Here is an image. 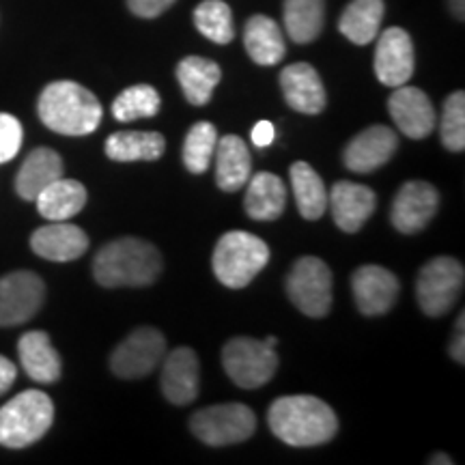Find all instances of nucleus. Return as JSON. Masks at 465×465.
Returning <instances> with one entry per match:
<instances>
[{
  "label": "nucleus",
  "mask_w": 465,
  "mask_h": 465,
  "mask_svg": "<svg viewBox=\"0 0 465 465\" xmlns=\"http://www.w3.org/2000/svg\"><path fill=\"white\" fill-rule=\"evenodd\" d=\"M15 377H17L15 364L11 362L9 358L0 356V394H5L11 386H14Z\"/></svg>",
  "instance_id": "40"
},
{
  "label": "nucleus",
  "mask_w": 465,
  "mask_h": 465,
  "mask_svg": "<svg viewBox=\"0 0 465 465\" xmlns=\"http://www.w3.org/2000/svg\"><path fill=\"white\" fill-rule=\"evenodd\" d=\"M164 151L160 132H116L106 141V155L113 162H155Z\"/></svg>",
  "instance_id": "28"
},
{
  "label": "nucleus",
  "mask_w": 465,
  "mask_h": 465,
  "mask_svg": "<svg viewBox=\"0 0 465 465\" xmlns=\"http://www.w3.org/2000/svg\"><path fill=\"white\" fill-rule=\"evenodd\" d=\"M194 26L209 42L226 45L235 37L232 11L223 0H205L194 9Z\"/></svg>",
  "instance_id": "32"
},
{
  "label": "nucleus",
  "mask_w": 465,
  "mask_h": 465,
  "mask_svg": "<svg viewBox=\"0 0 465 465\" xmlns=\"http://www.w3.org/2000/svg\"><path fill=\"white\" fill-rule=\"evenodd\" d=\"M216 183L224 192H237L252 174V158L248 144L235 134L223 136L216 144Z\"/></svg>",
  "instance_id": "23"
},
{
  "label": "nucleus",
  "mask_w": 465,
  "mask_h": 465,
  "mask_svg": "<svg viewBox=\"0 0 465 465\" xmlns=\"http://www.w3.org/2000/svg\"><path fill=\"white\" fill-rule=\"evenodd\" d=\"M463 325H465V315L461 312V315H459V322H457L455 339H452V342H450V356L459 364L465 362V347H463L465 334H463Z\"/></svg>",
  "instance_id": "38"
},
{
  "label": "nucleus",
  "mask_w": 465,
  "mask_h": 465,
  "mask_svg": "<svg viewBox=\"0 0 465 465\" xmlns=\"http://www.w3.org/2000/svg\"><path fill=\"white\" fill-rule=\"evenodd\" d=\"M218 144V130L209 121H199L190 127L183 141V164L190 173L203 174L212 164Z\"/></svg>",
  "instance_id": "34"
},
{
  "label": "nucleus",
  "mask_w": 465,
  "mask_h": 465,
  "mask_svg": "<svg viewBox=\"0 0 465 465\" xmlns=\"http://www.w3.org/2000/svg\"><path fill=\"white\" fill-rule=\"evenodd\" d=\"M383 9V0H351L341 15V33L356 45L371 44L380 35Z\"/></svg>",
  "instance_id": "30"
},
{
  "label": "nucleus",
  "mask_w": 465,
  "mask_h": 465,
  "mask_svg": "<svg viewBox=\"0 0 465 465\" xmlns=\"http://www.w3.org/2000/svg\"><path fill=\"white\" fill-rule=\"evenodd\" d=\"M399 147V136L391 127L373 125L360 132L345 147L342 162L349 171L358 174H369L392 160Z\"/></svg>",
  "instance_id": "16"
},
{
  "label": "nucleus",
  "mask_w": 465,
  "mask_h": 465,
  "mask_svg": "<svg viewBox=\"0 0 465 465\" xmlns=\"http://www.w3.org/2000/svg\"><path fill=\"white\" fill-rule=\"evenodd\" d=\"M160 95L153 86L136 84L119 93V97L113 102V116L121 124L151 119L160 113Z\"/></svg>",
  "instance_id": "33"
},
{
  "label": "nucleus",
  "mask_w": 465,
  "mask_h": 465,
  "mask_svg": "<svg viewBox=\"0 0 465 465\" xmlns=\"http://www.w3.org/2000/svg\"><path fill=\"white\" fill-rule=\"evenodd\" d=\"M377 196L371 188L353 182H336L328 194V207L332 209L334 224L345 232H358L373 216Z\"/></svg>",
  "instance_id": "18"
},
{
  "label": "nucleus",
  "mask_w": 465,
  "mask_h": 465,
  "mask_svg": "<svg viewBox=\"0 0 465 465\" xmlns=\"http://www.w3.org/2000/svg\"><path fill=\"white\" fill-rule=\"evenodd\" d=\"M441 144L452 153H461L465 149V93H450L444 102L440 121Z\"/></svg>",
  "instance_id": "35"
},
{
  "label": "nucleus",
  "mask_w": 465,
  "mask_h": 465,
  "mask_svg": "<svg viewBox=\"0 0 465 465\" xmlns=\"http://www.w3.org/2000/svg\"><path fill=\"white\" fill-rule=\"evenodd\" d=\"M45 300V284L33 272H14L0 278V328L26 323Z\"/></svg>",
  "instance_id": "11"
},
{
  "label": "nucleus",
  "mask_w": 465,
  "mask_h": 465,
  "mask_svg": "<svg viewBox=\"0 0 465 465\" xmlns=\"http://www.w3.org/2000/svg\"><path fill=\"white\" fill-rule=\"evenodd\" d=\"M86 188L75 179H56L50 185L39 192V196L35 199L37 203V212L42 213L45 220H52V223H63V220H69L78 216L86 205Z\"/></svg>",
  "instance_id": "26"
},
{
  "label": "nucleus",
  "mask_w": 465,
  "mask_h": 465,
  "mask_svg": "<svg viewBox=\"0 0 465 465\" xmlns=\"http://www.w3.org/2000/svg\"><path fill=\"white\" fill-rule=\"evenodd\" d=\"M281 89L284 102L295 113L319 114L325 108V89L317 69L308 63H293L281 72Z\"/></svg>",
  "instance_id": "20"
},
{
  "label": "nucleus",
  "mask_w": 465,
  "mask_h": 465,
  "mask_svg": "<svg viewBox=\"0 0 465 465\" xmlns=\"http://www.w3.org/2000/svg\"><path fill=\"white\" fill-rule=\"evenodd\" d=\"M388 113H391L399 130L414 141L427 138L438 124V114H435L431 100L427 97V93L416 89V86H397V91L388 100Z\"/></svg>",
  "instance_id": "15"
},
{
  "label": "nucleus",
  "mask_w": 465,
  "mask_h": 465,
  "mask_svg": "<svg viewBox=\"0 0 465 465\" xmlns=\"http://www.w3.org/2000/svg\"><path fill=\"white\" fill-rule=\"evenodd\" d=\"M22 124L14 114L0 113V164L14 160L22 147Z\"/></svg>",
  "instance_id": "36"
},
{
  "label": "nucleus",
  "mask_w": 465,
  "mask_h": 465,
  "mask_svg": "<svg viewBox=\"0 0 465 465\" xmlns=\"http://www.w3.org/2000/svg\"><path fill=\"white\" fill-rule=\"evenodd\" d=\"M199 358L190 347H177L164 358L162 366V392L173 405H190L199 397L201 373Z\"/></svg>",
  "instance_id": "17"
},
{
  "label": "nucleus",
  "mask_w": 465,
  "mask_h": 465,
  "mask_svg": "<svg viewBox=\"0 0 465 465\" xmlns=\"http://www.w3.org/2000/svg\"><path fill=\"white\" fill-rule=\"evenodd\" d=\"M463 265L452 257H435L420 267L416 281L418 306L424 315L441 317L457 304L463 291Z\"/></svg>",
  "instance_id": "9"
},
{
  "label": "nucleus",
  "mask_w": 465,
  "mask_h": 465,
  "mask_svg": "<svg viewBox=\"0 0 465 465\" xmlns=\"http://www.w3.org/2000/svg\"><path fill=\"white\" fill-rule=\"evenodd\" d=\"M173 5L174 0H127V7H130L132 14L138 17H147V20L162 15Z\"/></svg>",
  "instance_id": "37"
},
{
  "label": "nucleus",
  "mask_w": 465,
  "mask_h": 465,
  "mask_svg": "<svg viewBox=\"0 0 465 465\" xmlns=\"http://www.w3.org/2000/svg\"><path fill=\"white\" fill-rule=\"evenodd\" d=\"M429 463H449V465H452L455 461H452V459H449L446 455H435Z\"/></svg>",
  "instance_id": "42"
},
{
  "label": "nucleus",
  "mask_w": 465,
  "mask_h": 465,
  "mask_svg": "<svg viewBox=\"0 0 465 465\" xmlns=\"http://www.w3.org/2000/svg\"><path fill=\"white\" fill-rule=\"evenodd\" d=\"M190 429L203 444L223 449L250 440L257 431V416L243 403L212 405L190 418Z\"/></svg>",
  "instance_id": "6"
},
{
  "label": "nucleus",
  "mask_w": 465,
  "mask_h": 465,
  "mask_svg": "<svg viewBox=\"0 0 465 465\" xmlns=\"http://www.w3.org/2000/svg\"><path fill=\"white\" fill-rule=\"evenodd\" d=\"M272 433L295 449L328 444L339 431V420L325 401L308 394L281 397L267 411Z\"/></svg>",
  "instance_id": "1"
},
{
  "label": "nucleus",
  "mask_w": 465,
  "mask_h": 465,
  "mask_svg": "<svg viewBox=\"0 0 465 465\" xmlns=\"http://www.w3.org/2000/svg\"><path fill=\"white\" fill-rule=\"evenodd\" d=\"M223 78L218 63L203 56H185L177 65V80L192 106H205Z\"/></svg>",
  "instance_id": "27"
},
{
  "label": "nucleus",
  "mask_w": 465,
  "mask_h": 465,
  "mask_svg": "<svg viewBox=\"0 0 465 465\" xmlns=\"http://www.w3.org/2000/svg\"><path fill=\"white\" fill-rule=\"evenodd\" d=\"M265 342H267V345H270V347H276V345H278V339H276V336H267Z\"/></svg>",
  "instance_id": "43"
},
{
  "label": "nucleus",
  "mask_w": 465,
  "mask_h": 465,
  "mask_svg": "<svg viewBox=\"0 0 465 465\" xmlns=\"http://www.w3.org/2000/svg\"><path fill=\"white\" fill-rule=\"evenodd\" d=\"M284 28L295 44L315 42L323 28L325 0H284Z\"/></svg>",
  "instance_id": "31"
},
{
  "label": "nucleus",
  "mask_w": 465,
  "mask_h": 465,
  "mask_svg": "<svg viewBox=\"0 0 465 465\" xmlns=\"http://www.w3.org/2000/svg\"><path fill=\"white\" fill-rule=\"evenodd\" d=\"M351 291L358 311L366 317L386 315L397 304L399 278L381 265H362L351 274Z\"/></svg>",
  "instance_id": "13"
},
{
  "label": "nucleus",
  "mask_w": 465,
  "mask_h": 465,
  "mask_svg": "<svg viewBox=\"0 0 465 465\" xmlns=\"http://www.w3.org/2000/svg\"><path fill=\"white\" fill-rule=\"evenodd\" d=\"M166 353V339L155 328H136L110 356V369L121 380H141L153 373Z\"/></svg>",
  "instance_id": "10"
},
{
  "label": "nucleus",
  "mask_w": 465,
  "mask_h": 465,
  "mask_svg": "<svg viewBox=\"0 0 465 465\" xmlns=\"http://www.w3.org/2000/svg\"><path fill=\"white\" fill-rule=\"evenodd\" d=\"M440 207V192L429 182H407L392 201V226L405 235L427 229Z\"/></svg>",
  "instance_id": "12"
},
{
  "label": "nucleus",
  "mask_w": 465,
  "mask_h": 465,
  "mask_svg": "<svg viewBox=\"0 0 465 465\" xmlns=\"http://www.w3.org/2000/svg\"><path fill=\"white\" fill-rule=\"evenodd\" d=\"M252 143L257 147H270L274 143V125L270 121H259L252 130Z\"/></svg>",
  "instance_id": "39"
},
{
  "label": "nucleus",
  "mask_w": 465,
  "mask_h": 465,
  "mask_svg": "<svg viewBox=\"0 0 465 465\" xmlns=\"http://www.w3.org/2000/svg\"><path fill=\"white\" fill-rule=\"evenodd\" d=\"M63 177V160L54 149L39 147L28 153L15 177V192L22 201H35L45 185Z\"/></svg>",
  "instance_id": "24"
},
{
  "label": "nucleus",
  "mask_w": 465,
  "mask_h": 465,
  "mask_svg": "<svg viewBox=\"0 0 465 465\" xmlns=\"http://www.w3.org/2000/svg\"><path fill=\"white\" fill-rule=\"evenodd\" d=\"M31 248L37 257L54 263H67V261L80 259L89 250V237L75 224L52 223L33 232Z\"/></svg>",
  "instance_id": "19"
},
{
  "label": "nucleus",
  "mask_w": 465,
  "mask_h": 465,
  "mask_svg": "<svg viewBox=\"0 0 465 465\" xmlns=\"http://www.w3.org/2000/svg\"><path fill=\"white\" fill-rule=\"evenodd\" d=\"M162 254L153 243L121 237L102 246L93 259V278L106 289L149 287L162 274Z\"/></svg>",
  "instance_id": "2"
},
{
  "label": "nucleus",
  "mask_w": 465,
  "mask_h": 465,
  "mask_svg": "<svg viewBox=\"0 0 465 465\" xmlns=\"http://www.w3.org/2000/svg\"><path fill=\"white\" fill-rule=\"evenodd\" d=\"M243 45L257 65H278L287 54L281 26L267 15H252L243 28Z\"/></svg>",
  "instance_id": "25"
},
{
  "label": "nucleus",
  "mask_w": 465,
  "mask_h": 465,
  "mask_svg": "<svg viewBox=\"0 0 465 465\" xmlns=\"http://www.w3.org/2000/svg\"><path fill=\"white\" fill-rule=\"evenodd\" d=\"M17 356H20L22 369L37 383H54L61 377V356L52 347L50 336L39 330L22 334L17 342Z\"/></svg>",
  "instance_id": "22"
},
{
  "label": "nucleus",
  "mask_w": 465,
  "mask_h": 465,
  "mask_svg": "<svg viewBox=\"0 0 465 465\" xmlns=\"http://www.w3.org/2000/svg\"><path fill=\"white\" fill-rule=\"evenodd\" d=\"M452 14H455L459 20H463V0H450Z\"/></svg>",
  "instance_id": "41"
},
{
  "label": "nucleus",
  "mask_w": 465,
  "mask_h": 465,
  "mask_svg": "<svg viewBox=\"0 0 465 465\" xmlns=\"http://www.w3.org/2000/svg\"><path fill=\"white\" fill-rule=\"evenodd\" d=\"M223 366L232 383L246 391H257L276 375L278 353L265 341L237 336L223 349Z\"/></svg>",
  "instance_id": "7"
},
{
  "label": "nucleus",
  "mask_w": 465,
  "mask_h": 465,
  "mask_svg": "<svg viewBox=\"0 0 465 465\" xmlns=\"http://www.w3.org/2000/svg\"><path fill=\"white\" fill-rule=\"evenodd\" d=\"M284 207H287V188L278 174L257 173L248 179L246 199H243L248 218L257 223H272L282 216Z\"/></svg>",
  "instance_id": "21"
},
{
  "label": "nucleus",
  "mask_w": 465,
  "mask_h": 465,
  "mask_svg": "<svg viewBox=\"0 0 465 465\" xmlns=\"http://www.w3.org/2000/svg\"><path fill=\"white\" fill-rule=\"evenodd\" d=\"M54 422V403L42 391H26L0 407V446L26 449Z\"/></svg>",
  "instance_id": "5"
},
{
  "label": "nucleus",
  "mask_w": 465,
  "mask_h": 465,
  "mask_svg": "<svg viewBox=\"0 0 465 465\" xmlns=\"http://www.w3.org/2000/svg\"><path fill=\"white\" fill-rule=\"evenodd\" d=\"M291 188H293L295 205L302 218L319 220L328 209V190L323 179L308 162H293L291 164Z\"/></svg>",
  "instance_id": "29"
},
{
  "label": "nucleus",
  "mask_w": 465,
  "mask_h": 465,
  "mask_svg": "<svg viewBox=\"0 0 465 465\" xmlns=\"http://www.w3.org/2000/svg\"><path fill=\"white\" fill-rule=\"evenodd\" d=\"M270 257V246L261 237L248 231H229L213 250V274L224 287L243 289L267 267Z\"/></svg>",
  "instance_id": "4"
},
{
  "label": "nucleus",
  "mask_w": 465,
  "mask_h": 465,
  "mask_svg": "<svg viewBox=\"0 0 465 465\" xmlns=\"http://www.w3.org/2000/svg\"><path fill=\"white\" fill-rule=\"evenodd\" d=\"M37 113L48 130L63 136H86L102 124V104L89 89L72 80H58L39 95Z\"/></svg>",
  "instance_id": "3"
},
{
  "label": "nucleus",
  "mask_w": 465,
  "mask_h": 465,
  "mask_svg": "<svg viewBox=\"0 0 465 465\" xmlns=\"http://www.w3.org/2000/svg\"><path fill=\"white\" fill-rule=\"evenodd\" d=\"M414 67L416 54L410 35L399 26L383 31L375 50V74L380 83L397 89L414 75Z\"/></svg>",
  "instance_id": "14"
},
{
  "label": "nucleus",
  "mask_w": 465,
  "mask_h": 465,
  "mask_svg": "<svg viewBox=\"0 0 465 465\" xmlns=\"http://www.w3.org/2000/svg\"><path fill=\"white\" fill-rule=\"evenodd\" d=\"M284 287L302 315L322 319L332 308V272L322 259L302 257L295 261Z\"/></svg>",
  "instance_id": "8"
}]
</instances>
